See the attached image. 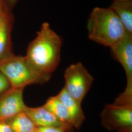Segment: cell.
<instances>
[{"mask_svg": "<svg viewBox=\"0 0 132 132\" xmlns=\"http://www.w3.org/2000/svg\"><path fill=\"white\" fill-rule=\"evenodd\" d=\"M56 96L68 109L73 127L76 128L79 127L85 119L81 103L71 97L64 88Z\"/></svg>", "mask_w": 132, "mask_h": 132, "instance_id": "9c48e42d", "label": "cell"}, {"mask_svg": "<svg viewBox=\"0 0 132 132\" xmlns=\"http://www.w3.org/2000/svg\"><path fill=\"white\" fill-rule=\"evenodd\" d=\"M37 130L39 132H67L61 128L53 127H39Z\"/></svg>", "mask_w": 132, "mask_h": 132, "instance_id": "2e32d148", "label": "cell"}, {"mask_svg": "<svg viewBox=\"0 0 132 132\" xmlns=\"http://www.w3.org/2000/svg\"><path fill=\"white\" fill-rule=\"evenodd\" d=\"M113 1H122V0H113Z\"/></svg>", "mask_w": 132, "mask_h": 132, "instance_id": "d6986e66", "label": "cell"}, {"mask_svg": "<svg viewBox=\"0 0 132 132\" xmlns=\"http://www.w3.org/2000/svg\"><path fill=\"white\" fill-rule=\"evenodd\" d=\"M0 132H13L5 121H0Z\"/></svg>", "mask_w": 132, "mask_h": 132, "instance_id": "ac0fdd59", "label": "cell"}, {"mask_svg": "<svg viewBox=\"0 0 132 132\" xmlns=\"http://www.w3.org/2000/svg\"><path fill=\"white\" fill-rule=\"evenodd\" d=\"M35 132H38V131H37V130H36V131H35Z\"/></svg>", "mask_w": 132, "mask_h": 132, "instance_id": "ffe728a7", "label": "cell"}, {"mask_svg": "<svg viewBox=\"0 0 132 132\" xmlns=\"http://www.w3.org/2000/svg\"><path fill=\"white\" fill-rule=\"evenodd\" d=\"M13 132H35L37 127L24 112L6 120Z\"/></svg>", "mask_w": 132, "mask_h": 132, "instance_id": "4fadbf2b", "label": "cell"}, {"mask_svg": "<svg viewBox=\"0 0 132 132\" xmlns=\"http://www.w3.org/2000/svg\"><path fill=\"white\" fill-rule=\"evenodd\" d=\"M103 122L110 127L122 132H131L132 103L119 102L114 100L112 104L105 106L101 113Z\"/></svg>", "mask_w": 132, "mask_h": 132, "instance_id": "5b68a950", "label": "cell"}, {"mask_svg": "<svg viewBox=\"0 0 132 132\" xmlns=\"http://www.w3.org/2000/svg\"><path fill=\"white\" fill-rule=\"evenodd\" d=\"M23 90L11 88L0 94V121L24 112L27 106L23 100Z\"/></svg>", "mask_w": 132, "mask_h": 132, "instance_id": "52a82bcc", "label": "cell"}, {"mask_svg": "<svg viewBox=\"0 0 132 132\" xmlns=\"http://www.w3.org/2000/svg\"><path fill=\"white\" fill-rule=\"evenodd\" d=\"M13 22L14 17L12 15L0 27V63L14 54L11 38Z\"/></svg>", "mask_w": 132, "mask_h": 132, "instance_id": "8fae6325", "label": "cell"}, {"mask_svg": "<svg viewBox=\"0 0 132 132\" xmlns=\"http://www.w3.org/2000/svg\"><path fill=\"white\" fill-rule=\"evenodd\" d=\"M0 72L9 80L11 88L17 89L45 83L52 76L38 73L28 64L25 56L14 54L0 63Z\"/></svg>", "mask_w": 132, "mask_h": 132, "instance_id": "3957f363", "label": "cell"}, {"mask_svg": "<svg viewBox=\"0 0 132 132\" xmlns=\"http://www.w3.org/2000/svg\"><path fill=\"white\" fill-rule=\"evenodd\" d=\"M43 106L60 121L73 127L68 109L57 96L48 98Z\"/></svg>", "mask_w": 132, "mask_h": 132, "instance_id": "7c38bea8", "label": "cell"}, {"mask_svg": "<svg viewBox=\"0 0 132 132\" xmlns=\"http://www.w3.org/2000/svg\"><path fill=\"white\" fill-rule=\"evenodd\" d=\"M109 8L117 15L125 32L132 34V0L113 1Z\"/></svg>", "mask_w": 132, "mask_h": 132, "instance_id": "30bf717a", "label": "cell"}, {"mask_svg": "<svg viewBox=\"0 0 132 132\" xmlns=\"http://www.w3.org/2000/svg\"><path fill=\"white\" fill-rule=\"evenodd\" d=\"M87 28L90 40L110 47L125 32L122 23L110 8L94 7L88 20Z\"/></svg>", "mask_w": 132, "mask_h": 132, "instance_id": "7a4b0ae2", "label": "cell"}, {"mask_svg": "<svg viewBox=\"0 0 132 132\" xmlns=\"http://www.w3.org/2000/svg\"><path fill=\"white\" fill-rule=\"evenodd\" d=\"M110 48L113 59L121 64L125 71L127 85L125 91L132 93V34L125 32Z\"/></svg>", "mask_w": 132, "mask_h": 132, "instance_id": "8992f818", "label": "cell"}, {"mask_svg": "<svg viewBox=\"0 0 132 132\" xmlns=\"http://www.w3.org/2000/svg\"><path fill=\"white\" fill-rule=\"evenodd\" d=\"M11 88L9 80L6 77L0 72V94Z\"/></svg>", "mask_w": 132, "mask_h": 132, "instance_id": "9a60e30c", "label": "cell"}, {"mask_svg": "<svg viewBox=\"0 0 132 132\" xmlns=\"http://www.w3.org/2000/svg\"><path fill=\"white\" fill-rule=\"evenodd\" d=\"M2 3V1L0 0V3Z\"/></svg>", "mask_w": 132, "mask_h": 132, "instance_id": "44dd1931", "label": "cell"}, {"mask_svg": "<svg viewBox=\"0 0 132 132\" xmlns=\"http://www.w3.org/2000/svg\"><path fill=\"white\" fill-rule=\"evenodd\" d=\"M13 15L12 11L9 10L3 3H0V27Z\"/></svg>", "mask_w": 132, "mask_h": 132, "instance_id": "5bb4252c", "label": "cell"}, {"mask_svg": "<svg viewBox=\"0 0 132 132\" xmlns=\"http://www.w3.org/2000/svg\"><path fill=\"white\" fill-rule=\"evenodd\" d=\"M65 85L64 87L73 98L82 103L90 90L94 78L81 62L71 65L64 72Z\"/></svg>", "mask_w": 132, "mask_h": 132, "instance_id": "277c9868", "label": "cell"}, {"mask_svg": "<svg viewBox=\"0 0 132 132\" xmlns=\"http://www.w3.org/2000/svg\"><path fill=\"white\" fill-rule=\"evenodd\" d=\"M24 112L30 118L37 127H53L59 128L67 132H71L73 127L62 122L43 106L31 108L26 106Z\"/></svg>", "mask_w": 132, "mask_h": 132, "instance_id": "ba28073f", "label": "cell"}, {"mask_svg": "<svg viewBox=\"0 0 132 132\" xmlns=\"http://www.w3.org/2000/svg\"><path fill=\"white\" fill-rule=\"evenodd\" d=\"M3 4L10 10L12 11L18 0H1Z\"/></svg>", "mask_w": 132, "mask_h": 132, "instance_id": "e0dca14e", "label": "cell"}, {"mask_svg": "<svg viewBox=\"0 0 132 132\" xmlns=\"http://www.w3.org/2000/svg\"><path fill=\"white\" fill-rule=\"evenodd\" d=\"M62 40L47 22L43 23L35 38L29 44L26 59L38 73L52 76L61 59Z\"/></svg>", "mask_w": 132, "mask_h": 132, "instance_id": "6da1fadb", "label": "cell"}]
</instances>
